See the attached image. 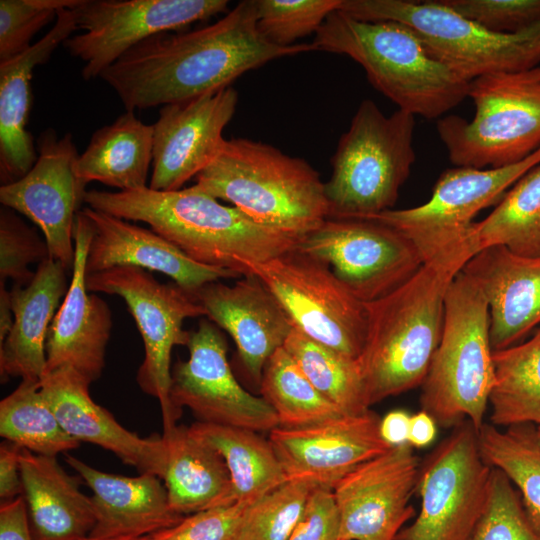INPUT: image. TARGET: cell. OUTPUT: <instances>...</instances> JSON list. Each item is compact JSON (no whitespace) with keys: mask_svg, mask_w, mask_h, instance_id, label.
Returning a JSON list of instances; mask_svg holds the SVG:
<instances>
[{"mask_svg":"<svg viewBox=\"0 0 540 540\" xmlns=\"http://www.w3.org/2000/svg\"><path fill=\"white\" fill-rule=\"evenodd\" d=\"M227 0H81L74 8L77 30L63 44L84 62L92 80L131 48L160 33L179 31L228 8ZM227 13V12H226Z\"/></svg>","mask_w":540,"mask_h":540,"instance_id":"obj_15","label":"cell"},{"mask_svg":"<svg viewBox=\"0 0 540 540\" xmlns=\"http://www.w3.org/2000/svg\"><path fill=\"white\" fill-rule=\"evenodd\" d=\"M20 472L33 540H83L95 526L91 497L56 457L21 448Z\"/></svg>","mask_w":540,"mask_h":540,"instance_id":"obj_29","label":"cell"},{"mask_svg":"<svg viewBox=\"0 0 540 540\" xmlns=\"http://www.w3.org/2000/svg\"><path fill=\"white\" fill-rule=\"evenodd\" d=\"M195 184L255 222L299 236L328 218L319 173L304 159L264 142L225 139Z\"/></svg>","mask_w":540,"mask_h":540,"instance_id":"obj_5","label":"cell"},{"mask_svg":"<svg viewBox=\"0 0 540 540\" xmlns=\"http://www.w3.org/2000/svg\"><path fill=\"white\" fill-rule=\"evenodd\" d=\"M478 446L485 462L503 472L520 497L533 528L540 534V431L532 423L497 427L484 423Z\"/></svg>","mask_w":540,"mask_h":540,"instance_id":"obj_35","label":"cell"},{"mask_svg":"<svg viewBox=\"0 0 540 540\" xmlns=\"http://www.w3.org/2000/svg\"><path fill=\"white\" fill-rule=\"evenodd\" d=\"M415 116L397 109L385 115L363 100L331 159L324 183L328 218H363L390 210L410 175Z\"/></svg>","mask_w":540,"mask_h":540,"instance_id":"obj_7","label":"cell"},{"mask_svg":"<svg viewBox=\"0 0 540 540\" xmlns=\"http://www.w3.org/2000/svg\"><path fill=\"white\" fill-rule=\"evenodd\" d=\"M476 252L504 245L526 257H540V163L525 173L470 234Z\"/></svg>","mask_w":540,"mask_h":540,"instance_id":"obj_34","label":"cell"},{"mask_svg":"<svg viewBox=\"0 0 540 540\" xmlns=\"http://www.w3.org/2000/svg\"><path fill=\"white\" fill-rule=\"evenodd\" d=\"M419 458L409 444L392 446L358 465L333 489L340 516L338 540H396L416 516Z\"/></svg>","mask_w":540,"mask_h":540,"instance_id":"obj_18","label":"cell"},{"mask_svg":"<svg viewBox=\"0 0 540 540\" xmlns=\"http://www.w3.org/2000/svg\"><path fill=\"white\" fill-rule=\"evenodd\" d=\"M66 462L93 493L96 522L90 537L140 538L172 527L184 518L172 509L163 480L155 474H111L70 455Z\"/></svg>","mask_w":540,"mask_h":540,"instance_id":"obj_26","label":"cell"},{"mask_svg":"<svg viewBox=\"0 0 540 540\" xmlns=\"http://www.w3.org/2000/svg\"><path fill=\"white\" fill-rule=\"evenodd\" d=\"M49 257L47 244L37 231L15 211L3 206L0 209V283L11 279L16 285H27L35 274L29 267Z\"/></svg>","mask_w":540,"mask_h":540,"instance_id":"obj_43","label":"cell"},{"mask_svg":"<svg viewBox=\"0 0 540 540\" xmlns=\"http://www.w3.org/2000/svg\"><path fill=\"white\" fill-rule=\"evenodd\" d=\"M260 392L276 413L280 427L299 428L346 414L311 384L283 347L267 360Z\"/></svg>","mask_w":540,"mask_h":540,"instance_id":"obj_38","label":"cell"},{"mask_svg":"<svg viewBox=\"0 0 540 540\" xmlns=\"http://www.w3.org/2000/svg\"><path fill=\"white\" fill-rule=\"evenodd\" d=\"M310 44L277 46L257 28L255 0L239 2L218 21L186 32L156 34L99 76L127 111L178 103L231 86L245 72Z\"/></svg>","mask_w":540,"mask_h":540,"instance_id":"obj_1","label":"cell"},{"mask_svg":"<svg viewBox=\"0 0 540 540\" xmlns=\"http://www.w3.org/2000/svg\"><path fill=\"white\" fill-rule=\"evenodd\" d=\"M311 45L353 59L376 90L414 116L441 118L468 97L470 82L431 56L400 22L360 20L337 9Z\"/></svg>","mask_w":540,"mask_h":540,"instance_id":"obj_4","label":"cell"},{"mask_svg":"<svg viewBox=\"0 0 540 540\" xmlns=\"http://www.w3.org/2000/svg\"><path fill=\"white\" fill-rule=\"evenodd\" d=\"M461 271L486 298L493 351L518 344L540 324V257L491 245L477 252Z\"/></svg>","mask_w":540,"mask_h":540,"instance_id":"obj_25","label":"cell"},{"mask_svg":"<svg viewBox=\"0 0 540 540\" xmlns=\"http://www.w3.org/2000/svg\"><path fill=\"white\" fill-rule=\"evenodd\" d=\"M83 540H151L149 536H144L140 538H110V539H102V538H94V537H86Z\"/></svg>","mask_w":540,"mask_h":540,"instance_id":"obj_52","label":"cell"},{"mask_svg":"<svg viewBox=\"0 0 540 540\" xmlns=\"http://www.w3.org/2000/svg\"><path fill=\"white\" fill-rule=\"evenodd\" d=\"M339 9L365 21L411 28L427 51L467 81L539 66L540 24L514 34L488 30L441 0H341Z\"/></svg>","mask_w":540,"mask_h":540,"instance_id":"obj_9","label":"cell"},{"mask_svg":"<svg viewBox=\"0 0 540 540\" xmlns=\"http://www.w3.org/2000/svg\"><path fill=\"white\" fill-rule=\"evenodd\" d=\"M410 414L401 409L388 412L381 418L379 431L382 439L389 446L408 443Z\"/></svg>","mask_w":540,"mask_h":540,"instance_id":"obj_49","label":"cell"},{"mask_svg":"<svg viewBox=\"0 0 540 540\" xmlns=\"http://www.w3.org/2000/svg\"><path fill=\"white\" fill-rule=\"evenodd\" d=\"M490 31L514 34L540 24V0H441Z\"/></svg>","mask_w":540,"mask_h":540,"instance_id":"obj_44","label":"cell"},{"mask_svg":"<svg viewBox=\"0 0 540 540\" xmlns=\"http://www.w3.org/2000/svg\"><path fill=\"white\" fill-rule=\"evenodd\" d=\"M238 92L226 87L160 108L153 124V161L148 187L181 189L214 159L223 130L235 114Z\"/></svg>","mask_w":540,"mask_h":540,"instance_id":"obj_20","label":"cell"},{"mask_svg":"<svg viewBox=\"0 0 540 540\" xmlns=\"http://www.w3.org/2000/svg\"><path fill=\"white\" fill-rule=\"evenodd\" d=\"M189 430L222 456L238 503L250 506L287 481L271 442L259 432L200 421Z\"/></svg>","mask_w":540,"mask_h":540,"instance_id":"obj_32","label":"cell"},{"mask_svg":"<svg viewBox=\"0 0 540 540\" xmlns=\"http://www.w3.org/2000/svg\"><path fill=\"white\" fill-rule=\"evenodd\" d=\"M0 435L20 448L49 457L80 445L61 426L41 391L40 382L29 380H22L1 400Z\"/></svg>","mask_w":540,"mask_h":540,"instance_id":"obj_36","label":"cell"},{"mask_svg":"<svg viewBox=\"0 0 540 540\" xmlns=\"http://www.w3.org/2000/svg\"><path fill=\"white\" fill-rule=\"evenodd\" d=\"M94 234L86 260V274L130 266L160 272L195 295L206 284L240 279V273L195 262L152 229L85 207Z\"/></svg>","mask_w":540,"mask_h":540,"instance_id":"obj_24","label":"cell"},{"mask_svg":"<svg viewBox=\"0 0 540 540\" xmlns=\"http://www.w3.org/2000/svg\"><path fill=\"white\" fill-rule=\"evenodd\" d=\"M241 265L243 275H255L267 286L303 334L358 359L367 334V310L326 262L297 247L263 263Z\"/></svg>","mask_w":540,"mask_h":540,"instance_id":"obj_10","label":"cell"},{"mask_svg":"<svg viewBox=\"0 0 540 540\" xmlns=\"http://www.w3.org/2000/svg\"><path fill=\"white\" fill-rule=\"evenodd\" d=\"M315 487L286 481L248 506L238 540H289Z\"/></svg>","mask_w":540,"mask_h":540,"instance_id":"obj_39","label":"cell"},{"mask_svg":"<svg viewBox=\"0 0 540 540\" xmlns=\"http://www.w3.org/2000/svg\"><path fill=\"white\" fill-rule=\"evenodd\" d=\"M247 507L236 502L193 513L149 537L151 540H238Z\"/></svg>","mask_w":540,"mask_h":540,"instance_id":"obj_45","label":"cell"},{"mask_svg":"<svg viewBox=\"0 0 540 540\" xmlns=\"http://www.w3.org/2000/svg\"><path fill=\"white\" fill-rule=\"evenodd\" d=\"M68 270L51 257L38 264L33 279L10 290L14 315L12 328L0 343V373L41 382L46 373V338L50 324L65 297Z\"/></svg>","mask_w":540,"mask_h":540,"instance_id":"obj_28","label":"cell"},{"mask_svg":"<svg viewBox=\"0 0 540 540\" xmlns=\"http://www.w3.org/2000/svg\"><path fill=\"white\" fill-rule=\"evenodd\" d=\"M298 248L326 262L363 303L392 293L424 264L410 238L373 219L327 218Z\"/></svg>","mask_w":540,"mask_h":540,"instance_id":"obj_14","label":"cell"},{"mask_svg":"<svg viewBox=\"0 0 540 540\" xmlns=\"http://www.w3.org/2000/svg\"><path fill=\"white\" fill-rule=\"evenodd\" d=\"M167 464L162 478L172 509L183 516L236 503L222 456L189 427L163 429Z\"/></svg>","mask_w":540,"mask_h":540,"instance_id":"obj_30","label":"cell"},{"mask_svg":"<svg viewBox=\"0 0 540 540\" xmlns=\"http://www.w3.org/2000/svg\"><path fill=\"white\" fill-rule=\"evenodd\" d=\"M89 208L141 221L197 263L242 273V261L263 263L297 248L303 236L255 222L198 185L173 191L89 190ZM244 276V275H243Z\"/></svg>","mask_w":540,"mask_h":540,"instance_id":"obj_2","label":"cell"},{"mask_svg":"<svg viewBox=\"0 0 540 540\" xmlns=\"http://www.w3.org/2000/svg\"><path fill=\"white\" fill-rule=\"evenodd\" d=\"M81 0H0V62L16 57L33 44L34 35L58 12L76 7Z\"/></svg>","mask_w":540,"mask_h":540,"instance_id":"obj_42","label":"cell"},{"mask_svg":"<svg viewBox=\"0 0 540 540\" xmlns=\"http://www.w3.org/2000/svg\"><path fill=\"white\" fill-rule=\"evenodd\" d=\"M93 234L92 221L79 211L74 225L75 260L69 288L46 338V373L68 366L90 384L104 369L112 328L108 304L86 287V260Z\"/></svg>","mask_w":540,"mask_h":540,"instance_id":"obj_21","label":"cell"},{"mask_svg":"<svg viewBox=\"0 0 540 540\" xmlns=\"http://www.w3.org/2000/svg\"><path fill=\"white\" fill-rule=\"evenodd\" d=\"M340 516L333 490L314 488L289 540H338Z\"/></svg>","mask_w":540,"mask_h":540,"instance_id":"obj_46","label":"cell"},{"mask_svg":"<svg viewBox=\"0 0 540 540\" xmlns=\"http://www.w3.org/2000/svg\"><path fill=\"white\" fill-rule=\"evenodd\" d=\"M341 0H255L257 28L277 46H292L316 32Z\"/></svg>","mask_w":540,"mask_h":540,"instance_id":"obj_40","label":"cell"},{"mask_svg":"<svg viewBox=\"0 0 540 540\" xmlns=\"http://www.w3.org/2000/svg\"><path fill=\"white\" fill-rule=\"evenodd\" d=\"M92 293L120 296L144 343L145 356L137 373V383L145 393L158 399L163 429L176 425L181 412L171 402V354L177 345L187 346L190 332L183 329L187 318L206 316L196 297L176 283H161L144 269L121 266L86 274Z\"/></svg>","mask_w":540,"mask_h":540,"instance_id":"obj_11","label":"cell"},{"mask_svg":"<svg viewBox=\"0 0 540 540\" xmlns=\"http://www.w3.org/2000/svg\"><path fill=\"white\" fill-rule=\"evenodd\" d=\"M36 148L38 157L29 172L1 185L0 202L32 221L41 230L50 257L72 271L75 219L87 185L75 173L79 154L71 133L58 137L51 128L40 134Z\"/></svg>","mask_w":540,"mask_h":540,"instance_id":"obj_17","label":"cell"},{"mask_svg":"<svg viewBox=\"0 0 540 540\" xmlns=\"http://www.w3.org/2000/svg\"><path fill=\"white\" fill-rule=\"evenodd\" d=\"M77 30L73 9L58 12L52 28L24 53L0 62V181L22 178L37 160V148L28 131L32 103L33 69L44 64L56 48Z\"/></svg>","mask_w":540,"mask_h":540,"instance_id":"obj_27","label":"cell"},{"mask_svg":"<svg viewBox=\"0 0 540 540\" xmlns=\"http://www.w3.org/2000/svg\"><path fill=\"white\" fill-rule=\"evenodd\" d=\"M538 429H539V431H540V426H538Z\"/></svg>","mask_w":540,"mask_h":540,"instance_id":"obj_53","label":"cell"},{"mask_svg":"<svg viewBox=\"0 0 540 540\" xmlns=\"http://www.w3.org/2000/svg\"><path fill=\"white\" fill-rule=\"evenodd\" d=\"M153 161V125L125 111L96 130L75 163L76 176L129 191L146 188Z\"/></svg>","mask_w":540,"mask_h":540,"instance_id":"obj_31","label":"cell"},{"mask_svg":"<svg viewBox=\"0 0 540 540\" xmlns=\"http://www.w3.org/2000/svg\"><path fill=\"white\" fill-rule=\"evenodd\" d=\"M194 296L206 317L232 337L247 373L260 385L267 360L283 347L294 327L275 295L248 274L233 285L206 284Z\"/></svg>","mask_w":540,"mask_h":540,"instance_id":"obj_22","label":"cell"},{"mask_svg":"<svg viewBox=\"0 0 540 540\" xmlns=\"http://www.w3.org/2000/svg\"><path fill=\"white\" fill-rule=\"evenodd\" d=\"M89 385L68 366L46 373L40 382L45 399L71 437L98 445L140 473L155 474L162 479L167 464L163 437L143 438L124 428L108 410L94 402Z\"/></svg>","mask_w":540,"mask_h":540,"instance_id":"obj_23","label":"cell"},{"mask_svg":"<svg viewBox=\"0 0 540 540\" xmlns=\"http://www.w3.org/2000/svg\"><path fill=\"white\" fill-rule=\"evenodd\" d=\"M493 353L486 298L460 271L447 289L442 335L420 386L422 410L444 428L468 420L479 431L495 381Z\"/></svg>","mask_w":540,"mask_h":540,"instance_id":"obj_6","label":"cell"},{"mask_svg":"<svg viewBox=\"0 0 540 540\" xmlns=\"http://www.w3.org/2000/svg\"><path fill=\"white\" fill-rule=\"evenodd\" d=\"M468 261L428 259L401 287L364 303L367 334L357 362L369 407L421 386L442 335L447 289Z\"/></svg>","mask_w":540,"mask_h":540,"instance_id":"obj_3","label":"cell"},{"mask_svg":"<svg viewBox=\"0 0 540 540\" xmlns=\"http://www.w3.org/2000/svg\"><path fill=\"white\" fill-rule=\"evenodd\" d=\"M489 423L540 426V328L527 341L494 351Z\"/></svg>","mask_w":540,"mask_h":540,"instance_id":"obj_33","label":"cell"},{"mask_svg":"<svg viewBox=\"0 0 540 540\" xmlns=\"http://www.w3.org/2000/svg\"><path fill=\"white\" fill-rule=\"evenodd\" d=\"M478 431L465 420L453 427L420 465V510L396 540H470L485 511L492 467Z\"/></svg>","mask_w":540,"mask_h":540,"instance_id":"obj_13","label":"cell"},{"mask_svg":"<svg viewBox=\"0 0 540 540\" xmlns=\"http://www.w3.org/2000/svg\"><path fill=\"white\" fill-rule=\"evenodd\" d=\"M0 540H33L23 495L1 503Z\"/></svg>","mask_w":540,"mask_h":540,"instance_id":"obj_48","label":"cell"},{"mask_svg":"<svg viewBox=\"0 0 540 540\" xmlns=\"http://www.w3.org/2000/svg\"><path fill=\"white\" fill-rule=\"evenodd\" d=\"M189 358L171 370L170 398L181 412L188 407L200 422L270 432L279 426L272 407L246 391L227 359L224 335L209 319L190 332Z\"/></svg>","mask_w":540,"mask_h":540,"instance_id":"obj_16","label":"cell"},{"mask_svg":"<svg viewBox=\"0 0 540 540\" xmlns=\"http://www.w3.org/2000/svg\"><path fill=\"white\" fill-rule=\"evenodd\" d=\"M381 418L372 410L341 414L299 428L276 427L269 432L287 481L333 490L361 463L384 453Z\"/></svg>","mask_w":540,"mask_h":540,"instance_id":"obj_19","label":"cell"},{"mask_svg":"<svg viewBox=\"0 0 540 540\" xmlns=\"http://www.w3.org/2000/svg\"><path fill=\"white\" fill-rule=\"evenodd\" d=\"M540 163V148L505 167H455L443 171L425 203L363 217L385 223L410 238L424 262L451 254H476L470 233L475 216L501 200L531 168Z\"/></svg>","mask_w":540,"mask_h":540,"instance_id":"obj_12","label":"cell"},{"mask_svg":"<svg viewBox=\"0 0 540 540\" xmlns=\"http://www.w3.org/2000/svg\"><path fill=\"white\" fill-rule=\"evenodd\" d=\"M468 97L475 106L470 121L445 115L436 125L456 167H505L540 148V66L477 77Z\"/></svg>","mask_w":540,"mask_h":540,"instance_id":"obj_8","label":"cell"},{"mask_svg":"<svg viewBox=\"0 0 540 540\" xmlns=\"http://www.w3.org/2000/svg\"><path fill=\"white\" fill-rule=\"evenodd\" d=\"M470 540H540L507 476L492 468L487 505Z\"/></svg>","mask_w":540,"mask_h":540,"instance_id":"obj_41","label":"cell"},{"mask_svg":"<svg viewBox=\"0 0 540 540\" xmlns=\"http://www.w3.org/2000/svg\"><path fill=\"white\" fill-rule=\"evenodd\" d=\"M437 423L426 411L420 410L410 416L408 443L414 448L430 445L437 433Z\"/></svg>","mask_w":540,"mask_h":540,"instance_id":"obj_50","label":"cell"},{"mask_svg":"<svg viewBox=\"0 0 540 540\" xmlns=\"http://www.w3.org/2000/svg\"><path fill=\"white\" fill-rule=\"evenodd\" d=\"M21 448L5 440L0 446V497L9 501L23 494L20 472Z\"/></svg>","mask_w":540,"mask_h":540,"instance_id":"obj_47","label":"cell"},{"mask_svg":"<svg viewBox=\"0 0 540 540\" xmlns=\"http://www.w3.org/2000/svg\"><path fill=\"white\" fill-rule=\"evenodd\" d=\"M4 284L0 283V343L9 334L14 321L10 291H7Z\"/></svg>","mask_w":540,"mask_h":540,"instance_id":"obj_51","label":"cell"},{"mask_svg":"<svg viewBox=\"0 0 540 540\" xmlns=\"http://www.w3.org/2000/svg\"><path fill=\"white\" fill-rule=\"evenodd\" d=\"M283 348L311 384L344 413L362 414L370 410L357 359L312 340L295 326Z\"/></svg>","mask_w":540,"mask_h":540,"instance_id":"obj_37","label":"cell"}]
</instances>
